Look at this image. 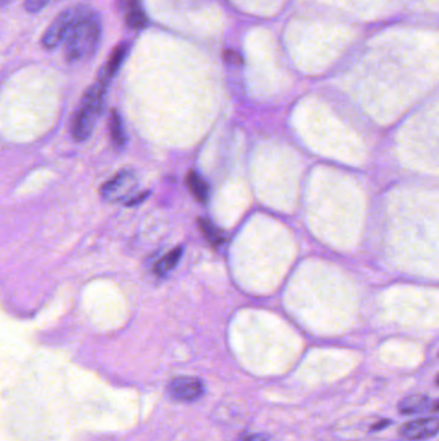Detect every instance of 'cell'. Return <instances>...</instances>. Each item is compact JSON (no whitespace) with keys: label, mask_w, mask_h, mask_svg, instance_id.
I'll list each match as a JSON object with an SVG mask.
<instances>
[{"label":"cell","mask_w":439,"mask_h":441,"mask_svg":"<svg viewBox=\"0 0 439 441\" xmlns=\"http://www.w3.org/2000/svg\"><path fill=\"white\" fill-rule=\"evenodd\" d=\"M102 36V21L99 14L89 11L79 22L66 42L67 62H82L89 58L97 50Z\"/></svg>","instance_id":"6da1fadb"},{"label":"cell","mask_w":439,"mask_h":441,"mask_svg":"<svg viewBox=\"0 0 439 441\" xmlns=\"http://www.w3.org/2000/svg\"><path fill=\"white\" fill-rule=\"evenodd\" d=\"M107 85H109L107 82L99 79L96 85H91V88L85 92L71 126L72 136L79 142H83L91 137L93 128L96 126V121L105 105Z\"/></svg>","instance_id":"7a4b0ae2"},{"label":"cell","mask_w":439,"mask_h":441,"mask_svg":"<svg viewBox=\"0 0 439 441\" xmlns=\"http://www.w3.org/2000/svg\"><path fill=\"white\" fill-rule=\"evenodd\" d=\"M91 9L87 7H74L58 14L56 20L49 25L43 36V45L47 49H55L63 42H67L77 23L83 20L84 16Z\"/></svg>","instance_id":"3957f363"},{"label":"cell","mask_w":439,"mask_h":441,"mask_svg":"<svg viewBox=\"0 0 439 441\" xmlns=\"http://www.w3.org/2000/svg\"><path fill=\"white\" fill-rule=\"evenodd\" d=\"M439 432L438 417L418 418L404 423L399 428V436L406 440L418 441L430 439Z\"/></svg>","instance_id":"277c9868"},{"label":"cell","mask_w":439,"mask_h":441,"mask_svg":"<svg viewBox=\"0 0 439 441\" xmlns=\"http://www.w3.org/2000/svg\"><path fill=\"white\" fill-rule=\"evenodd\" d=\"M167 392L177 401H194L204 393V385L195 377H175L167 385Z\"/></svg>","instance_id":"5b68a950"},{"label":"cell","mask_w":439,"mask_h":441,"mask_svg":"<svg viewBox=\"0 0 439 441\" xmlns=\"http://www.w3.org/2000/svg\"><path fill=\"white\" fill-rule=\"evenodd\" d=\"M135 183V175L130 170H123L102 186V195L105 197L121 196L126 191H129L133 183Z\"/></svg>","instance_id":"8992f818"},{"label":"cell","mask_w":439,"mask_h":441,"mask_svg":"<svg viewBox=\"0 0 439 441\" xmlns=\"http://www.w3.org/2000/svg\"><path fill=\"white\" fill-rule=\"evenodd\" d=\"M432 406V400L423 393H412L399 401L398 410L404 415L423 413Z\"/></svg>","instance_id":"52a82bcc"},{"label":"cell","mask_w":439,"mask_h":441,"mask_svg":"<svg viewBox=\"0 0 439 441\" xmlns=\"http://www.w3.org/2000/svg\"><path fill=\"white\" fill-rule=\"evenodd\" d=\"M126 25L134 30H140V28H146L147 18L146 12L142 7L140 0H129L126 4Z\"/></svg>","instance_id":"ba28073f"},{"label":"cell","mask_w":439,"mask_h":441,"mask_svg":"<svg viewBox=\"0 0 439 441\" xmlns=\"http://www.w3.org/2000/svg\"><path fill=\"white\" fill-rule=\"evenodd\" d=\"M126 52H128V47L126 44H120L116 48L113 49L111 52V55L107 60L104 70H102V75L99 79L105 80V82H110V79L115 77V74L119 71L120 66L126 60Z\"/></svg>","instance_id":"9c48e42d"},{"label":"cell","mask_w":439,"mask_h":441,"mask_svg":"<svg viewBox=\"0 0 439 441\" xmlns=\"http://www.w3.org/2000/svg\"><path fill=\"white\" fill-rule=\"evenodd\" d=\"M186 183H187L189 192L194 195L196 200H199L201 203L208 202V199H209V185L205 183V180L202 178L201 175L196 173L194 170H191L189 175H187V178H186Z\"/></svg>","instance_id":"30bf717a"},{"label":"cell","mask_w":439,"mask_h":441,"mask_svg":"<svg viewBox=\"0 0 439 441\" xmlns=\"http://www.w3.org/2000/svg\"><path fill=\"white\" fill-rule=\"evenodd\" d=\"M199 227H200V230H201L202 235L205 236V239H206L214 248H218V246L224 244L226 236H224L223 232H221V230H219L216 226L211 224L210 221L204 219V218H199Z\"/></svg>","instance_id":"8fae6325"},{"label":"cell","mask_w":439,"mask_h":441,"mask_svg":"<svg viewBox=\"0 0 439 441\" xmlns=\"http://www.w3.org/2000/svg\"><path fill=\"white\" fill-rule=\"evenodd\" d=\"M109 132L111 136V140L116 146L121 147L126 143V137L124 132V126L116 110H112L109 119Z\"/></svg>","instance_id":"7c38bea8"},{"label":"cell","mask_w":439,"mask_h":441,"mask_svg":"<svg viewBox=\"0 0 439 441\" xmlns=\"http://www.w3.org/2000/svg\"><path fill=\"white\" fill-rule=\"evenodd\" d=\"M182 252H183V249L179 246V248L173 249L172 252L167 253L165 257H162V258L156 263V266H155V271H156V273H157V275H165V273H169L170 270H173V268L178 265L179 259H181Z\"/></svg>","instance_id":"4fadbf2b"},{"label":"cell","mask_w":439,"mask_h":441,"mask_svg":"<svg viewBox=\"0 0 439 441\" xmlns=\"http://www.w3.org/2000/svg\"><path fill=\"white\" fill-rule=\"evenodd\" d=\"M49 0H25V8L30 13H38L47 7Z\"/></svg>","instance_id":"5bb4252c"},{"label":"cell","mask_w":439,"mask_h":441,"mask_svg":"<svg viewBox=\"0 0 439 441\" xmlns=\"http://www.w3.org/2000/svg\"><path fill=\"white\" fill-rule=\"evenodd\" d=\"M224 61L226 62L232 63V65H240L243 63V58L238 55L236 50L233 49H226L223 53Z\"/></svg>","instance_id":"9a60e30c"},{"label":"cell","mask_w":439,"mask_h":441,"mask_svg":"<svg viewBox=\"0 0 439 441\" xmlns=\"http://www.w3.org/2000/svg\"><path fill=\"white\" fill-rule=\"evenodd\" d=\"M391 420H382L377 422V423H374L371 428H369V431H372V432H379V431H382L384 428H388V426H391Z\"/></svg>","instance_id":"2e32d148"},{"label":"cell","mask_w":439,"mask_h":441,"mask_svg":"<svg viewBox=\"0 0 439 441\" xmlns=\"http://www.w3.org/2000/svg\"><path fill=\"white\" fill-rule=\"evenodd\" d=\"M241 441H271L268 436L262 434L248 435Z\"/></svg>","instance_id":"e0dca14e"},{"label":"cell","mask_w":439,"mask_h":441,"mask_svg":"<svg viewBox=\"0 0 439 441\" xmlns=\"http://www.w3.org/2000/svg\"><path fill=\"white\" fill-rule=\"evenodd\" d=\"M433 410H437V412H438V410H439V401H438V403H437V404H435V405L433 406Z\"/></svg>","instance_id":"ac0fdd59"},{"label":"cell","mask_w":439,"mask_h":441,"mask_svg":"<svg viewBox=\"0 0 439 441\" xmlns=\"http://www.w3.org/2000/svg\"><path fill=\"white\" fill-rule=\"evenodd\" d=\"M8 1H11V0H3V4H4V6H6V4H7Z\"/></svg>","instance_id":"d6986e66"},{"label":"cell","mask_w":439,"mask_h":441,"mask_svg":"<svg viewBox=\"0 0 439 441\" xmlns=\"http://www.w3.org/2000/svg\"><path fill=\"white\" fill-rule=\"evenodd\" d=\"M437 385L439 386V374H438V377H437Z\"/></svg>","instance_id":"ffe728a7"}]
</instances>
